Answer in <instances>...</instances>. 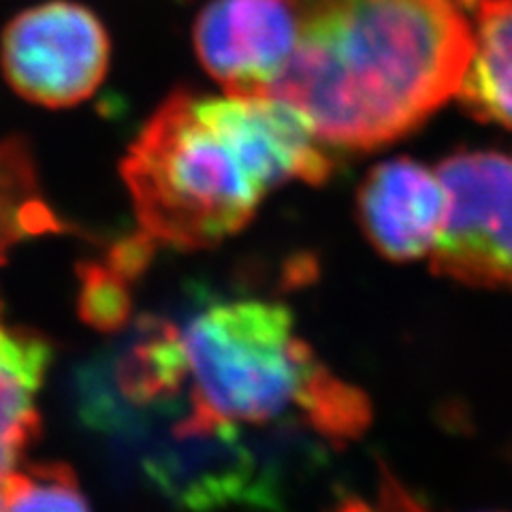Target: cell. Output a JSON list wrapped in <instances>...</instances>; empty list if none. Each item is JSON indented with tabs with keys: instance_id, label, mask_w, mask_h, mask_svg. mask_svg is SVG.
I'll return each instance as SVG.
<instances>
[{
	"instance_id": "6",
	"label": "cell",
	"mask_w": 512,
	"mask_h": 512,
	"mask_svg": "<svg viewBox=\"0 0 512 512\" xmlns=\"http://www.w3.org/2000/svg\"><path fill=\"white\" fill-rule=\"evenodd\" d=\"M286 0H212L195 24L197 54L231 94L261 96L291 50Z\"/></svg>"
},
{
	"instance_id": "11",
	"label": "cell",
	"mask_w": 512,
	"mask_h": 512,
	"mask_svg": "<svg viewBox=\"0 0 512 512\" xmlns=\"http://www.w3.org/2000/svg\"><path fill=\"white\" fill-rule=\"evenodd\" d=\"M0 512H92L64 463H30L0 483Z\"/></svg>"
},
{
	"instance_id": "5",
	"label": "cell",
	"mask_w": 512,
	"mask_h": 512,
	"mask_svg": "<svg viewBox=\"0 0 512 512\" xmlns=\"http://www.w3.org/2000/svg\"><path fill=\"white\" fill-rule=\"evenodd\" d=\"M111 45L103 22L88 7L50 0L7 24L0 37V69L22 99L43 107H73L99 90Z\"/></svg>"
},
{
	"instance_id": "4",
	"label": "cell",
	"mask_w": 512,
	"mask_h": 512,
	"mask_svg": "<svg viewBox=\"0 0 512 512\" xmlns=\"http://www.w3.org/2000/svg\"><path fill=\"white\" fill-rule=\"evenodd\" d=\"M446 214L431 252L434 274L474 288L512 291V156L474 150L438 167Z\"/></svg>"
},
{
	"instance_id": "3",
	"label": "cell",
	"mask_w": 512,
	"mask_h": 512,
	"mask_svg": "<svg viewBox=\"0 0 512 512\" xmlns=\"http://www.w3.org/2000/svg\"><path fill=\"white\" fill-rule=\"evenodd\" d=\"M188 408L201 419L310 425L338 374L301 338L293 312L267 299L210 303L182 331Z\"/></svg>"
},
{
	"instance_id": "2",
	"label": "cell",
	"mask_w": 512,
	"mask_h": 512,
	"mask_svg": "<svg viewBox=\"0 0 512 512\" xmlns=\"http://www.w3.org/2000/svg\"><path fill=\"white\" fill-rule=\"evenodd\" d=\"M120 169L141 235L154 246L205 250L242 231L274 188L327 182L333 160L280 101L178 90L141 128Z\"/></svg>"
},
{
	"instance_id": "12",
	"label": "cell",
	"mask_w": 512,
	"mask_h": 512,
	"mask_svg": "<svg viewBox=\"0 0 512 512\" xmlns=\"http://www.w3.org/2000/svg\"><path fill=\"white\" fill-rule=\"evenodd\" d=\"M79 280V312L86 323L103 331L124 327L133 308L131 284L137 280V274L107 254L101 263H88Z\"/></svg>"
},
{
	"instance_id": "8",
	"label": "cell",
	"mask_w": 512,
	"mask_h": 512,
	"mask_svg": "<svg viewBox=\"0 0 512 512\" xmlns=\"http://www.w3.org/2000/svg\"><path fill=\"white\" fill-rule=\"evenodd\" d=\"M50 361L52 346L41 333L0 314V483L37 436V395Z\"/></svg>"
},
{
	"instance_id": "1",
	"label": "cell",
	"mask_w": 512,
	"mask_h": 512,
	"mask_svg": "<svg viewBox=\"0 0 512 512\" xmlns=\"http://www.w3.org/2000/svg\"><path fill=\"white\" fill-rule=\"evenodd\" d=\"M293 37L261 94L331 148L372 150L459 94L474 30L457 0H286Z\"/></svg>"
},
{
	"instance_id": "9",
	"label": "cell",
	"mask_w": 512,
	"mask_h": 512,
	"mask_svg": "<svg viewBox=\"0 0 512 512\" xmlns=\"http://www.w3.org/2000/svg\"><path fill=\"white\" fill-rule=\"evenodd\" d=\"M474 47L459 96L480 120L512 131V0H468Z\"/></svg>"
},
{
	"instance_id": "10",
	"label": "cell",
	"mask_w": 512,
	"mask_h": 512,
	"mask_svg": "<svg viewBox=\"0 0 512 512\" xmlns=\"http://www.w3.org/2000/svg\"><path fill=\"white\" fill-rule=\"evenodd\" d=\"M69 227L45 201L28 143L0 139V265L32 237L67 233Z\"/></svg>"
},
{
	"instance_id": "7",
	"label": "cell",
	"mask_w": 512,
	"mask_h": 512,
	"mask_svg": "<svg viewBox=\"0 0 512 512\" xmlns=\"http://www.w3.org/2000/svg\"><path fill=\"white\" fill-rule=\"evenodd\" d=\"M361 231L376 252L395 263L434 252L446 214L438 171L412 158L384 160L365 175L357 195Z\"/></svg>"
},
{
	"instance_id": "13",
	"label": "cell",
	"mask_w": 512,
	"mask_h": 512,
	"mask_svg": "<svg viewBox=\"0 0 512 512\" xmlns=\"http://www.w3.org/2000/svg\"><path fill=\"white\" fill-rule=\"evenodd\" d=\"M333 512H431L419 498L410 495L406 487L397 483L391 476H382V487H380V500L378 506L365 502L361 498H346L340 500Z\"/></svg>"
}]
</instances>
